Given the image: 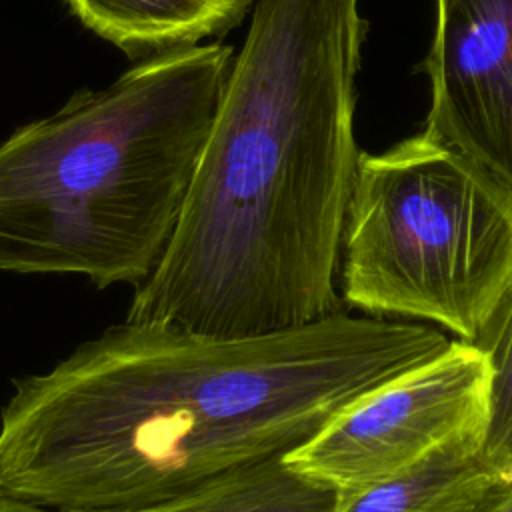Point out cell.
<instances>
[{"mask_svg":"<svg viewBox=\"0 0 512 512\" xmlns=\"http://www.w3.org/2000/svg\"><path fill=\"white\" fill-rule=\"evenodd\" d=\"M448 344L430 324L346 310L250 338L124 320L12 380L0 492L52 512L154 506L286 456Z\"/></svg>","mask_w":512,"mask_h":512,"instance_id":"1","label":"cell"},{"mask_svg":"<svg viewBox=\"0 0 512 512\" xmlns=\"http://www.w3.org/2000/svg\"><path fill=\"white\" fill-rule=\"evenodd\" d=\"M360 0H258L172 236L126 320L250 338L342 312Z\"/></svg>","mask_w":512,"mask_h":512,"instance_id":"2","label":"cell"},{"mask_svg":"<svg viewBox=\"0 0 512 512\" xmlns=\"http://www.w3.org/2000/svg\"><path fill=\"white\" fill-rule=\"evenodd\" d=\"M166 50L0 144V270L142 284L176 226L234 62Z\"/></svg>","mask_w":512,"mask_h":512,"instance_id":"3","label":"cell"},{"mask_svg":"<svg viewBox=\"0 0 512 512\" xmlns=\"http://www.w3.org/2000/svg\"><path fill=\"white\" fill-rule=\"evenodd\" d=\"M338 280L346 308L478 342L512 288V186L426 130L360 152Z\"/></svg>","mask_w":512,"mask_h":512,"instance_id":"4","label":"cell"},{"mask_svg":"<svg viewBox=\"0 0 512 512\" xmlns=\"http://www.w3.org/2000/svg\"><path fill=\"white\" fill-rule=\"evenodd\" d=\"M492 388L488 350L454 338L436 356L352 402L284 460L338 492L388 480L454 442L484 444Z\"/></svg>","mask_w":512,"mask_h":512,"instance_id":"5","label":"cell"},{"mask_svg":"<svg viewBox=\"0 0 512 512\" xmlns=\"http://www.w3.org/2000/svg\"><path fill=\"white\" fill-rule=\"evenodd\" d=\"M424 130L512 186V0H436Z\"/></svg>","mask_w":512,"mask_h":512,"instance_id":"6","label":"cell"},{"mask_svg":"<svg viewBox=\"0 0 512 512\" xmlns=\"http://www.w3.org/2000/svg\"><path fill=\"white\" fill-rule=\"evenodd\" d=\"M94 34L132 58L196 46L238 26L252 0H64Z\"/></svg>","mask_w":512,"mask_h":512,"instance_id":"7","label":"cell"},{"mask_svg":"<svg viewBox=\"0 0 512 512\" xmlns=\"http://www.w3.org/2000/svg\"><path fill=\"white\" fill-rule=\"evenodd\" d=\"M482 456V440H460L388 480L340 492L334 512H478L506 490Z\"/></svg>","mask_w":512,"mask_h":512,"instance_id":"8","label":"cell"},{"mask_svg":"<svg viewBox=\"0 0 512 512\" xmlns=\"http://www.w3.org/2000/svg\"><path fill=\"white\" fill-rule=\"evenodd\" d=\"M338 496L336 488L294 470L278 454L228 470L184 496L154 506L102 512H334Z\"/></svg>","mask_w":512,"mask_h":512,"instance_id":"9","label":"cell"},{"mask_svg":"<svg viewBox=\"0 0 512 512\" xmlns=\"http://www.w3.org/2000/svg\"><path fill=\"white\" fill-rule=\"evenodd\" d=\"M476 344L488 350L494 366L492 414L482 456L498 478L512 486V288Z\"/></svg>","mask_w":512,"mask_h":512,"instance_id":"10","label":"cell"},{"mask_svg":"<svg viewBox=\"0 0 512 512\" xmlns=\"http://www.w3.org/2000/svg\"><path fill=\"white\" fill-rule=\"evenodd\" d=\"M0 512H50V510L0 492Z\"/></svg>","mask_w":512,"mask_h":512,"instance_id":"11","label":"cell"},{"mask_svg":"<svg viewBox=\"0 0 512 512\" xmlns=\"http://www.w3.org/2000/svg\"><path fill=\"white\" fill-rule=\"evenodd\" d=\"M478 512H512V486L502 490L496 498L484 504Z\"/></svg>","mask_w":512,"mask_h":512,"instance_id":"12","label":"cell"}]
</instances>
